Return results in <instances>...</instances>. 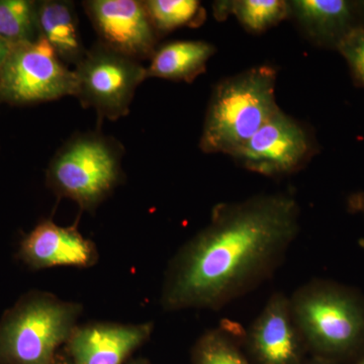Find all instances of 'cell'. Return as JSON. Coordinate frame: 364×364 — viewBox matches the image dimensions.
Wrapping results in <instances>:
<instances>
[{
	"label": "cell",
	"mask_w": 364,
	"mask_h": 364,
	"mask_svg": "<svg viewBox=\"0 0 364 364\" xmlns=\"http://www.w3.org/2000/svg\"><path fill=\"white\" fill-rule=\"evenodd\" d=\"M299 232V205L291 193L219 203L170 261L162 308H224L272 277Z\"/></svg>",
	"instance_id": "obj_1"
},
{
	"label": "cell",
	"mask_w": 364,
	"mask_h": 364,
	"mask_svg": "<svg viewBox=\"0 0 364 364\" xmlns=\"http://www.w3.org/2000/svg\"><path fill=\"white\" fill-rule=\"evenodd\" d=\"M277 77L274 67L260 65L215 86L200 136L203 152L233 157L279 111Z\"/></svg>",
	"instance_id": "obj_2"
},
{
	"label": "cell",
	"mask_w": 364,
	"mask_h": 364,
	"mask_svg": "<svg viewBox=\"0 0 364 364\" xmlns=\"http://www.w3.org/2000/svg\"><path fill=\"white\" fill-rule=\"evenodd\" d=\"M81 310L45 291L23 294L0 318V364H55Z\"/></svg>",
	"instance_id": "obj_3"
},
{
	"label": "cell",
	"mask_w": 364,
	"mask_h": 364,
	"mask_svg": "<svg viewBox=\"0 0 364 364\" xmlns=\"http://www.w3.org/2000/svg\"><path fill=\"white\" fill-rule=\"evenodd\" d=\"M289 299L306 347L325 360L350 355L363 344L364 304L348 289L313 280Z\"/></svg>",
	"instance_id": "obj_4"
},
{
	"label": "cell",
	"mask_w": 364,
	"mask_h": 364,
	"mask_svg": "<svg viewBox=\"0 0 364 364\" xmlns=\"http://www.w3.org/2000/svg\"><path fill=\"white\" fill-rule=\"evenodd\" d=\"M122 153L119 143L100 134L72 136L48 166V186L82 210H95L121 182Z\"/></svg>",
	"instance_id": "obj_5"
},
{
	"label": "cell",
	"mask_w": 364,
	"mask_h": 364,
	"mask_svg": "<svg viewBox=\"0 0 364 364\" xmlns=\"http://www.w3.org/2000/svg\"><path fill=\"white\" fill-rule=\"evenodd\" d=\"M76 78L42 38L11 45L0 65V104L23 107L75 97Z\"/></svg>",
	"instance_id": "obj_6"
},
{
	"label": "cell",
	"mask_w": 364,
	"mask_h": 364,
	"mask_svg": "<svg viewBox=\"0 0 364 364\" xmlns=\"http://www.w3.org/2000/svg\"><path fill=\"white\" fill-rule=\"evenodd\" d=\"M75 97L98 117L117 121L130 112L138 86L147 79L146 67L97 42L73 69Z\"/></svg>",
	"instance_id": "obj_7"
},
{
	"label": "cell",
	"mask_w": 364,
	"mask_h": 364,
	"mask_svg": "<svg viewBox=\"0 0 364 364\" xmlns=\"http://www.w3.org/2000/svg\"><path fill=\"white\" fill-rule=\"evenodd\" d=\"M313 152L308 132L279 109L233 158L255 173L277 176L298 171Z\"/></svg>",
	"instance_id": "obj_8"
},
{
	"label": "cell",
	"mask_w": 364,
	"mask_h": 364,
	"mask_svg": "<svg viewBox=\"0 0 364 364\" xmlns=\"http://www.w3.org/2000/svg\"><path fill=\"white\" fill-rule=\"evenodd\" d=\"M83 6L100 44L136 61L152 58L159 35L144 1L90 0Z\"/></svg>",
	"instance_id": "obj_9"
},
{
	"label": "cell",
	"mask_w": 364,
	"mask_h": 364,
	"mask_svg": "<svg viewBox=\"0 0 364 364\" xmlns=\"http://www.w3.org/2000/svg\"><path fill=\"white\" fill-rule=\"evenodd\" d=\"M244 339L259 364H299L306 348L289 296L282 293L270 296Z\"/></svg>",
	"instance_id": "obj_10"
},
{
	"label": "cell",
	"mask_w": 364,
	"mask_h": 364,
	"mask_svg": "<svg viewBox=\"0 0 364 364\" xmlns=\"http://www.w3.org/2000/svg\"><path fill=\"white\" fill-rule=\"evenodd\" d=\"M18 255L32 269L90 267L98 259L93 242L83 237L76 227H60L51 220L41 222L26 235Z\"/></svg>",
	"instance_id": "obj_11"
},
{
	"label": "cell",
	"mask_w": 364,
	"mask_h": 364,
	"mask_svg": "<svg viewBox=\"0 0 364 364\" xmlns=\"http://www.w3.org/2000/svg\"><path fill=\"white\" fill-rule=\"evenodd\" d=\"M152 323H92L76 327L67 341L73 364H123L150 338Z\"/></svg>",
	"instance_id": "obj_12"
},
{
	"label": "cell",
	"mask_w": 364,
	"mask_h": 364,
	"mask_svg": "<svg viewBox=\"0 0 364 364\" xmlns=\"http://www.w3.org/2000/svg\"><path fill=\"white\" fill-rule=\"evenodd\" d=\"M38 35L51 46L66 65H77L86 52L78 28L73 2L66 0L37 1Z\"/></svg>",
	"instance_id": "obj_13"
},
{
	"label": "cell",
	"mask_w": 364,
	"mask_h": 364,
	"mask_svg": "<svg viewBox=\"0 0 364 364\" xmlns=\"http://www.w3.org/2000/svg\"><path fill=\"white\" fill-rule=\"evenodd\" d=\"M215 47L203 41H174L160 46L146 67L147 78L193 82L207 68Z\"/></svg>",
	"instance_id": "obj_14"
},
{
	"label": "cell",
	"mask_w": 364,
	"mask_h": 364,
	"mask_svg": "<svg viewBox=\"0 0 364 364\" xmlns=\"http://www.w3.org/2000/svg\"><path fill=\"white\" fill-rule=\"evenodd\" d=\"M289 4L291 14L313 39L336 40L337 45L350 30L351 6L344 0H296Z\"/></svg>",
	"instance_id": "obj_15"
},
{
	"label": "cell",
	"mask_w": 364,
	"mask_h": 364,
	"mask_svg": "<svg viewBox=\"0 0 364 364\" xmlns=\"http://www.w3.org/2000/svg\"><path fill=\"white\" fill-rule=\"evenodd\" d=\"M245 332L233 323L208 330L193 347L195 364H250L239 349L238 340Z\"/></svg>",
	"instance_id": "obj_16"
},
{
	"label": "cell",
	"mask_w": 364,
	"mask_h": 364,
	"mask_svg": "<svg viewBox=\"0 0 364 364\" xmlns=\"http://www.w3.org/2000/svg\"><path fill=\"white\" fill-rule=\"evenodd\" d=\"M158 35L182 26H198L205 20V9L196 0H148L144 1Z\"/></svg>",
	"instance_id": "obj_17"
},
{
	"label": "cell",
	"mask_w": 364,
	"mask_h": 364,
	"mask_svg": "<svg viewBox=\"0 0 364 364\" xmlns=\"http://www.w3.org/2000/svg\"><path fill=\"white\" fill-rule=\"evenodd\" d=\"M37 1L0 0V38L7 44L38 39Z\"/></svg>",
	"instance_id": "obj_18"
},
{
	"label": "cell",
	"mask_w": 364,
	"mask_h": 364,
	"mask_svg": "<svg viewBox=\"0 0 364 364\" xmlns=\"http://www.w3.org/2000/svg\"><path fill=\"white\" fill-rule=\"evenodd\" d=\"M229 6L241 25L253 33L267 31L291 14L289 2L282 0H239Z\"/></svg>",
	"instance_id": "obj_19"
},
{
	"label": "cell",
	"mask_w": 364,
	"mask_h": 364,
	"mask_svg": "<svg viewBox=\"0 0 364 364\" xmlns=\"http://www.w3.org/2000/svg\"><path fill=\"white\" fill-rule=\"evenodd\" d=\"M337 47L349 64L354 78L364 86V28H351L337 43Z\"/></svg>",
	"instance_id": "obj_20"
},
{
	"label": "cell",
	"mask_w": 364,
	"mask_h": 364,
	"mask_svg": "<svg viewBox=\"0 0 364 364\" xmlns=\"http://www.w3.org/2000/svg\"><path fill=\"white\" fill-rule=\"evenodd\" d=\"M9 48H11V45L0 46V65H1L4 60L6 59Z\"/></svg>",
	"instance_id": "obj_21"
},
{
	"label": "cell",
	"mask_w": 364,
	"mask_h": 364,
	"mask_svg": "<svg viewBox=\"0 0 364 364\" xmlns=\"http://www.w3.org/2000/svg\"><path fill=\"white\" fill-rule=\"evenodd\" d=\"M326 361H327V360H325V359H323V360H317V361H315V363H313L311 364H328L327 363H326Z\"/></svg>",
	"instance_id": "obj_22"
},
{
	"label": "cell",
	"mask_w": 364,
	"mask_h": 364,
	"mask_svg": "<svg viewBox=\"0 0 364 364\" xmlns=\"http://www.w3.org/2000/svg\"><path fill=\"white\" fill-rule=\"evenodd\" d=\"M55 364H73V363H69V361H60V363H55Z\"/></svg>",
	"instance_id": "obj_23"
},
{
	"label": "cell",
	"mask_w": 364,
	"mask_h": 364,
	"mask_svg": "<svg viewBox=\"0 0 364 364\" xmlns=\"http://www.w3.org/2000/svg\"><path fill=\"white\" fill-rule=\"evenodd\" d=\"M359 244H360L361 247L364 249V239H363V240L359 241Z\"/></svg>",
	"instance_id": "obj_24"
},
{
	"label": "cell",
	"mask_w": 364,
	"mask_h": 364,
	"mask_svg": "<svg viewBox=\"0 0 364 364\" xmlns=\"http://www.w3.org/2000/svg\"><path fill=\"white\" fill-rule=\"evenodd\" d=\"M358 364H364V356L358 361Z\"/></svg>",
	"instance_id": "obj_25"
},
{
	"label": "cell",
	"mask_w": 364,
	"mask_h": 364,
	"mask_svg": "<svg viewBox=\"0 0 364 364\" xmlns=\"http://www.w3.org/2000/svg\"><path fill=\"white\" fill-rule=\"evenodd\" d=\"M130 364H144V363H141V361H133V363H131Z\"/></svg>",
	"instance_id": "obj_26"
}]
</instances>
